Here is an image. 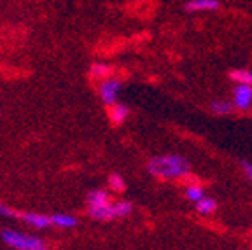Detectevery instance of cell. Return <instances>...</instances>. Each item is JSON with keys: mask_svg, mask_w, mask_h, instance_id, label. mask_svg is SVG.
<instances>
[{"mask_svg": "<svg viewBox=\"0 0 252 250\" xmlns=\"http://www.w3.org/2000/svg\"><path fill=\"white\" fill-rule=\"evenodd\" d=\"M0 217H2V219H16V217H18V210L12 208L11 205L0 201Z\"/></svg>", "mask_w": 252, "mask_h": 250, "instance_id": "obj_16", "label": "cell"}, {"mask_svg": "<svg viewBox=\"0 0 252 250\" xmlns=\"http://www.w3.org/2000/svg\"><path fill=\"white\" fill-rule=\"evenodd\" d=\"M109 188L112 192H123L126 188L125 179H123L119 173H112V175L109 177Z\"/></svg>", "mask_w": 252, "mask_h": 250, "instance_id": "obj_15", "label": "cell"}, {"mask_svg": "<svg viewBox=\"0 0 252 250\" xmlns=\"http://www.w3.org/2000/svg\"><path fill=\"white\" fill-rule=\"evenodd\" d=\"M123 90V81L118 77H105L98 81V96L107 107L114 105L119 100V94Z\"/></svg>", "mask_w": 252, "mask_h": 250, "instance_id": "obj_4", "label": "cell"}, {"mask_svg": "<svg viewBox=\"0 0 252 250\" xmlns=\"http://www.w3.org/2000/svg\"><path fill=\"white\" fill-rule=\"evenodd\" d=\"M86 210L91 219L107 222V220L128 217L133 210V205L125 199L112 201L109 191L105 189H93L86 196Z\"/></svg>", "mask_w": 252, "mask_h": 250, "instance_id": "obj_1", "label": "cell"}, {"mask_svg": "<svg viewBox=\"0 0 252 250\" xmlns=\"http://www.w3.org/2000/svg\"><path fill=\"white\" fill-rule=\"evenodd\" d=\"M220 7L219 0H188L184 4V11L189 14H198V12H214Z\"/></svg>", "mask_w": 252, "mask_h": 250, "instance_id": "obj_7", "label": "cell"}, {"mask_svg": "<svg viewBox=\"0 0 252 250\" xmlns=\"http://www.w3.org/2000/svg\"><path fill=\"white\" fill-rule=\"evenodd\" d=\"M196 210L200 215H210L217 210V201L209 196H203L200 201H196Z\"/></svg>", "mask_w": 252, "mask_h": 250, "instance_id": "obj_12", "label": "cell"}, {"mask_svg": "<svg viewBox=\"0 0 252 250\" xmlns=\"http://www.w3.org/2000/svg\"><path fill=\"white\" fill-rule=\"evenodd\" d=\"M229 79L235 84H247L252 86V70L251 68H235L229 72Z\"/></svg>", "mask_w": 252, "mask_h": 250, "instance_id": "obj_11", "label": "cell"}, {"mask_svg": "<svg viewBox=\"0 0 252 250\" xmlns=\"http://www.w3.org/2000/svg\"><path fill=\"white\" fill-rule=\"evenodd\" d=\"M147 172L161 180L186 179L191 172V164L179 154H165V156L151 157L147 163Z\"/></svg>", "mask_w": 252, "mask_h": 250, "instance_id": "obj_2", "label": "cell"}, {"mask_svg": "<svg viewBox=\"0 0 252 250\" xmlns=\"http://www.w3.org/2000/svg\"><path fill=\"white\" fill-rule=\"evenodd\" d=\"M16 220H21V224H25V226L32 227V229H35V231H42V229H47V227H51L49 215L40 214V212H32V210L18 212Z\"/></svg>", "mask_w": 252, "mask_h": 250, "instance_id": "obj_5", "label": "cell"}, {"mask_svg": "<svg viewBox=\"0 0 252 250\" xmlns=\"http://www.w3.org/2000/svg\"><path fill=\"white\" fill-rule=\"evenodd\" d=\"M49 219H51V227H58V229H74L77 226V217L65 212L49 215Z\"/></svg>", "mask_w": 252, "mask_h": 250, "instance_id": "obj_8", "label": "cell"}, {"mask_svg": "<svg viewBox=\"0 0 252 250\" xmlns=\"http://www.w3.org/2000/svg\"><path fill=\"white\" fill-rule=\"evenodd\" d=\"M205 196V191L201 186L198 184H191L186 188V198L189 199V201H193V203H196V201H200L201 198Z\"/></svg>", "mask_w": 252, "mask_h": 250, "instance_id": "obj_13", "label": "cell"}, {"mask_svg": "<svg viewBox=\"0 0 252 250\" xmlns=\"http://www.w3.org/2000/svg\"><path fill=\"white\" fill-rule=\"evenodd\" d=\"M233 107L238 110H247L252 107V86L236 84L233 90Z\"/></svg>", "mask_w": 252, "mask_h": 250, "instance_id": "obj_6", "label": "cell"}, {"mask_svg": "<svg viewBox=\"0 0 252 250\" xmlns=\"http://www.w3.org/2000/svg\"><path fill=\"white\" fill-rule=\"evenodd\" d=\"M0 240L4 242V245L9 250H32L35 247L44 245L40 236L32 235L27 231L12 229V227H5V229L0 231Z\"/></svg>", "mask_w": 252, "mask_h": 250, "instance_id": "obj_3", "label": "cell"}, {"mask_svg": "<svg viewBox=\"0 0 252 250\" xmlns=\"http://www.w3.org/2000/svg\"><path fill=\"white\" fill-rule=\"evenodd\" d=\"M32 250H47L44 245H40V247H35V249H32Z\"/></svg>", "mask_w": 252, "mask_h": 250, "instance_id": "obj_18", "label": "cell"}, {"mask_svg": "<svg viewBox=\"0 0 252 250\" xmlns=\"http://www.w3.org/2000/svg\"><path fill=\"white\" fill-rule=\"evenodd\" d=\"M109 118L112 125H123V123H126V119L130 118V109L123 103L116 102L114 105L109 107Z\"/></svg>", "mask_w": 252, "mask_h": 250, "instance_id": "obj_9", "label": "cell"}, {"mask_svg": "<svg viewBox=\"0 0 252 250\" xmlns=\"http://www.w3.org/2000/svg\"><path fill=\"white\" fill-rule=\"evenodd\" d=\"M210 109H212V112L217 114V116H226V114L231 112L233 103L226 102V100H216V102L210 103Z\"/></svg>", "mask_w": 252, "mask_h": 250, "instance_id": "obj_14", "label": "cell"}, {"mask_svg": "<svg viewBox=\"0 0 252 250\" xmlns=\"http://www.w3.org/2000/svg\"><path fill=\"white\" fill-rule=\"evenodd\" d=\"M244 172H245V175H247L249 179L252 180V163H249V161H244Z\"/></svg>", "mask_w": 252, "mask_h": 250, "instance_id": "obj_17", "label": "cell"}, {"mask_svg": "<svg viewBox=\"0 0 252 250\" xmlns=\"http://www.w3.org/2000/svg\"><path fill=\"white\" fill-rule=\"evenodd\" d=\"M90 75L94 81H102L105 77L112 75V65L107 62H93L90 66Z\"/></svg>", "mask_w": 252, "mask_h": 250, "instance_id": "obj_10", "label": "cell"}]
</instances>
